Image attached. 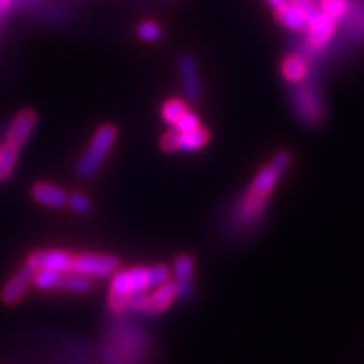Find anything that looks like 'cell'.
Wrapping results in <instances>:
<instances>
[{
  "label": "cell",
  "instance_id": "6da1fadb",
  "mask_svg": "<svg viewBox=\"0 0 364 364\" xmlns=\"http://www.w3.org/2000/svg\"><path fill=\"white\" fill-rule=\"evenodd\" d=\"M149 289V267H134L129 268V270H118L113 273L110 292H108V306L115 312L125 311L132 295L147 292Z\"/></svg>",
  "mask_w": 364,
  "mask_h": 364
},
{
  "label": "cell",
  "instance_id": "7a4b0ae2",
  "mask_svg": "<svg viewBox=\"0 0 364 364\" xmlns=\"http://www.w3.org/2000/svg\"><path fill=\"white\" fill-rule=\"evenodd\" d=\"M118 132L113 125H102L97 130L93 139H91L90 147L85 152V156L80 159L76 166V174L83 179H88L103 166L105 159L108 157L110 150L115 144Z\"/></svg>",
  "mask_w": 364,
  "mask_h": 364
},
{
  "label": "cell",
  "instance_id": "3957f363",
  "mask_svg": "<svg viewBox=\"0 0 364 364\" xmlns=\"http://www.w3.org/2000/svg\"><path fill=\"white\" fill-rule=\"evenodd\" d=\"M292 105L295 115L307 125H317L324 118V100L318 95L317 88L306 81L297 83L292 91Z\"/></svg>",
  "mask_w": 364,
  "mask_h": 364
},
{
  "label": "cell",
  "instance_id": "277c9868",
  "mask_svg": "<svg viewBox=\"0 0 364 364\" xmlns=\"http://www.w3.org/2000/svg\"><path fill=\"white\" fill-rule=\"evenodd\" d=\"M120 268V260L108 253H81L75 257L73 272L90 277V279H107Z\"/></svg>",
  "mask_w": 364,
  "mask_h": 364
},
{
  "label": "cell",
  "instance_id": "5b68a950",
  "mask_svg": "<svg viewBox=\"0 0 364 364\" xmlns=\"http://www.w3.org/2000/svg\"><path fill=\"white\" fill-rule=\"evenodd\" d=\"M268 201L270 199L260 198V196H257L250 189H247V193L241 196L240 201L236 203L233 211V221L236 228H240V230H250V228L257 226L262 218L265 216Z\"/></svg>",
  "mask_w": 364,
  "mask_h": 364
},
{
  "label": "cell",
  "instance_id": "8992f818",
  "mask_svg": "<svg viewBox=\"0 0 364 364\" xmlns=\"http://www.w3.org/2000/svg\"><path fill=\"white\" fill-rule=\"evenodd\" d=\"M208 142L209 130L204 129V127H199L193 132H184V134L172 129L161 139V149L167 154L198 152V150L206 147Z\"/></svg>",
  "mask_w": 364,
  "mask_h": 364
},
{
  "label": "cell",
  "instance_id": "52a82bcc",
  "mask_svg": "<svg viewBox=\"0 0 364 364\" xmlns=\"http://www.w3.org/2000/svg\"><path fill=\"white\" fill-rule=\"evenodd\" d=\"M27 265L33 270H54V272H73V263L75 257L65 250H38V252L31 253L27 258Z\"/></svg>",
  "mask_w": 364,
  "mask_h": 364
},
{
  "label": "cell",
  "instance_id": "ba28073f",
  "mask_svg": "<svg viewBox=\"0 0 364 364\" xmlns=\"http://www.w3.org/2000/svg\"><path fill=\"white\" fill-rule=\"evenodd\" d=\"M33 279H34V270L26 263V265L7 282L6 287H4L2 294H0L2 302L7 304V306H14V304L19 302V300L24 297V294L27 292V289H29V285L33 284Z\"/></svg>",
  "mask_w": 364,
  "mask_h": 364
},
{
  "label": "cell",
  "instance_id": "9c48e42d",
  "mask_svg": "<svg viewBox=\"0 0 364 364\" xmlns=\"http://www.w3.org/2000/svg\"><path fill=\"white\" fill-rule=\"evenodd\" d=\"M176 290L177 299L188 300L193 295V279H194V260L188 253L179 255L174 262Z\"/></svg>",
  "mask_w": 364,
  "mask_h": 364
},
{
  "label": "cell",
  "instance_id": "30bf717a",
  "mask_svg": "<svg viewBox=\"0 0 364 364\" xmlns=\"http://www.w3.org/2000/svg\"><path fill=\"white\" fill-rule=\"evenodd\" d=\"M179 73L182 80V88H184L186 97L191 102H198L201 98L203 88H201V78H199L198 65H196L194 58L189 54H184L179 59Z\"/></svg>",
  "mask_w": 364,
  "mask_h": 364
},
{
  "label": "cell",
  "instance_id": "8fae6325",
  "mask_svg": "<svg viewBox=\"0 0 364 364\" xmlns=\"http://www.w3.org/2000/svg\"><path fill=\"white\" fill-rule=\"evenodd\" d=\"M336 29V21L332 17L326 16L324 12L318 11L312 19H309V39H311V44L316 49L324 48V46L329 43Z\"/></svg>",
  "mask_w": 364,
  "mask_h": 364
},
{
  "label": "cell",
  "instance_id": "7c38bea8",
  "mask_svg": "<svg viewBox=\"0 0 364 364\" xmlns=\"http://www.w3.org/2000/svg\"><path fill=\"white\" fill-rule=\"evenodd\" d=\"M36 124H38V115H36L33 110L21 112L11 124L7 140L16 144L17 147H21V145H24L27 140H29L31 134H33L36 129Z\"/></svg>",
  "mask_w": 364,
  "mask_h": 364
},
{
  "label": "cell",
  "instance_id": "4fadbf2b",
  "mask_svg": "<svg viewBox=\"0 0 364 364\" xmlns=\"http://www.w3.org/2000/svg\"><path fill=\"white\" fill-rule=\"evenodd\" d=\"M177 299V290L174 282H166V284L156 287L152 294L149 295V309L147 314L159 316V314L166 312L174 300Z\"/></svg>",
  "mask_w": 364,
  "mask_h": 364
},
{
  "label": "cell",
  "instance_id": "5bb4252c",
  "mask_svg": "<svg viewBox=\"0 0 364 364\" xmlns=\"http://www.w3.org/2000/svg\"><path fill=\"white\" fill-rule=\"evenodd\" d=\"M34 199L43 206L59 209L65 208L68 204V194L58 186L48 184V182H38L33 188Z\"/></svg>",
  "mask_w": 364,
  "mask_h": 364
},
{
  "label": "cell",
  "instance_id": "9a60e30c",
  "mask_svg": "<svg viewBox=\"0 0 364 364\" xmlns=\"http://www.w3.org/2000/svg\"><path fill=\"white\" fill-rule=\"evenodd\" d=\"M279 16L280 24H284L285 27L294 31H307L309 27V19H307V14L304 11L302 6L295 0V2H289L284 9H280L277 12Z\"/></svg>",
  "mask_w": 364,
  "mask_h": 364
},
{
  "label": "cell",
  "instance_id": "2e32d148",
  "mask_svg": "<svg viewBox=\"0 0 364 364\" xmlns=\"http://www.w3.org/2000/svg\"><path fill=\"white\" fill-rule=\"evenodd\" d=\"M58 289L68 290V292L73 294H86L93 289V280H91L90 277L81 275V273L66 272L61 275Z\"/></svg>",
  "mask_w": 364,
  "mask_h": 364
},
{
  "label": "cell",
  "instance_id": "e0dca14e",
  "mask_svg": "<svg viewBox=\"0 0 364 364\" xmlns=\"http://www.w3.org/2000/svg\"><path fill=\"white\" fill-rule=\"evenodd\" d=\"M17 156H19V147L6 140V144L0 149V181L7 179L11 176L14 167H16Z\"/></svg>",
  "mask_w": 364,
  "mask_h": 364
},
{
  "label": "cell",
  "instance_id": "ac0fdd59",
  "mask_svg": "<svg viewBox=\"0 0 364 364\" xmlns=\"http://www.w3.org/2000/svg\"><path fill=\"white\" fill-rule=\"evenodd\" d=\"M282 73L290 83H300V81L306 80L307 76V65L304 59L297 56H290L285 59L284 66H282Z\"/></svg>",
  "mask_w": 364,
  "mask_h": 364
},
{
  "label": "cell",
  "instance_id": "d6986e66",
  "mask_svg": "<svg viewBox=\"0 0 364 364\" xmlns=\"http://www.w3.org/2000/svg\"><path fill=\"white\" fill-rule=\"evenodd\" d=\"M61 275H63L61 272H54V270H36L33 284L38 290L58 289Z\"/></svg>",
  "mask_w": 364,
  "mask_h": 364
},
{
  "label": "cell",
  "instance_id": "ffe728a7",
  "mask_svg": "<svg viewBox=\"0 0 364 364\" xmlns=\"http://www.w3.org/2000/svg\"><path fill=\"white\" fill-rule=\"evenodd\" d=\"M188 112V105H186L182 100H169L166 105L162 107V118L167 122V124L174 127V124L179 118Z\"/></svg>",
  "mask_w": 364,
  "mask_h": 364
},
{
  "label": "cell",
  "instance_id": "44dd1931",
  "mask_svg": "<svg viewBox=\"0 0 364 364\" xmlns=\"http://www.w3.org/2000/svg\"><path fill=\"white\" fill-rule=\"evenodd\" d=\"M171 272L169 267L164 265V263H156V265L149 267V282H150V289L152 287H159L166 282H169Z\"/></svg>",
  "mask_w": 364,
  "mask_h": 364
},
{
  "label": "cell",
  "instance_id": "7402d4cb",
  "mask_svg": "<svg viewBox=\"0 0 364 364\" xmlns=\"http://www.w3.org/2000/svg\"><path fill=\"white\" fill-rule=\"evenodd\" d=\"M321 7L322 12H324L326 16L332 17L334 21L341 19V17L348 12V4H346V0H322Z\"/></svg>",
  "mask_w": 364,
  "mask_h": 364
},
{
  "label": "cell",
  "instance_id": "603a6c76",
  "mask_svg": "<svg viewBox=\"0 0 364 364\" xmlns=\"http://www.w3.org/2000/svg\"><path fill=\"white\" fill-rule=\"evenodd\" d=\"M136 33H139V38L145 41V43H156V41L161 39L162 36L161 27L152 21L142 22V24L139 26V31H136Z\"/></svg>",
  "mask_w": 364,
  "mask_h": 364
},
{
  "label": "cell",
  "instance_id": "cb8c5ba5",
  "mask_svg": "<svg viewBox=\"0 0 364 364\" xmlns=\"http://www.w3.org/2000/svg\"><path fill=\"white\" fill-rule=\"evenodd\" d=\"M199 127H201V124H199V117L189 110L174 124V129L177 132H182V134H184V132H193L196 129H199Z\"/></svg>",
  "mask_w": 364,
  "mask_h": 364
},
{
  "label": "cell",
  "instance_id": "d4e9b609",
  "mask_svg": "<svg viewBox=\"0 0 364 364\" xmlns=\"http://www.w3.org/2000/svg\"><path fill=\"white\" fill-rule=\"evenodd\" d=\"M68 204H70V208L75 213H78V215H88L91 211V201L85 194H80V193L71 194L70 198H68Z\"/></svg>",
  "mask_w": 364,
  "mask_h": 364
},
{
  "label": "cell",
  "instance_id": "484cf974",
  "mask_svg": "<svg viewBox=\"0 0 364 364\" xmlns=\"http://www.w3.org/2000/svg\"><path fill=\"white\" fill-rule=\"evenodd\" d=\"M127 309H130V311H134V312H147V309H149V294L147 292H142V294L132 295Z\"/></svg>",
  "mask_w": 364,
  "mask_h": 364
},
{
  "label": "cell",
  "instance_id": "4316f807",
  "mask_svg": "<svg viewBox=\"0 0 364 364\" xmlns=\"http://www.w3.org/2000/svg\"><path fill=\"white\" fill-rule=\"evenodd\" d=\"M267 2H268V6L273 9V11L279 12L280 9H284L287 4H289V0H267Z\"/></svg>",
  "mask_w": 364,
  "mask_h": 364
},
{
  "label": "cell",
  "instance_id": "83f0119b",
  "mask_svg": "<svg viewBox=\"0 0 364 364\" xmlns=\"http://www.w3.org/2000/svg\"><path fill=\"white\" fill-rule=\"evenodd\" d=\"M11 2H12V0H0V12L6 11V9L11 6Z\"/></svg>",
  "mask_w": 364,
  "mask_h": 364
}]
</instances>
